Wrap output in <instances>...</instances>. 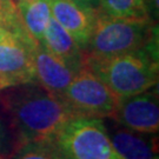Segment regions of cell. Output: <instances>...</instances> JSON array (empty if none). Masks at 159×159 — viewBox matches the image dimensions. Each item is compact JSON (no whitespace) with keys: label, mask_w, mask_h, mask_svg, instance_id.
Listing matches in <instances>:
<instances>
[{"label":"cell","mask_w":159,"mask_h":159,"mask_svg":"<svg viewBox=\"0 0 159 159\" xmlns=\"http://www.w3.org/2000/svg\"><path fill=\"white\" fill-rule=\"evenodd\" d=\"M2 105L11 118L20 143L51 139L61 126L78 117L60 97L46 91L38 83L4 90Z\"/></svg>","instance_id":"obj_1"},{"label":"cell","mask_w":159,"mask_h":159,"mask_svg":"<svg viewBox=\"0 0 159 159\" xmlns=\"http://www.w3.org/2000/svg\"><path fill=\"white\" fill-rule=\"evenodd\" d=\"M85 66L118 98L145 92L158 83V39L124 54L85 58Z\"/></svg>","instance_id":"obj_2"},{"label":"cell","mask_w":159,"mask_h":159,"mask_svg":"<svg viewBox=\"0 0 159 159\" xmlns=\"http://www.w3.org/2000/svg\"><path fill=\"white\" fill-rule=\"evenodd\" d=\"M158 39L157 24L148 18L111 17L99 11L85 58H107L144 48Z\"/></svg>","instance_id":"obj_3"},{"label":"cell","mask_w":159,"mask_h":159,"mask_svg":"<svg viewBox=\"0 0 159 159\" xmlns=\"http://www.w3.org/2000/svg\"><path fill=\"white\" fill-rule=\"evenodd\" d=\"M52 139L74 159H121L102 118L74 117L66 121Z\"/></svg>","instance_id":"obj_4"},{"label":"cell","mask_w":159,"mask_h":159,"mask_svg":"<svg viewBox=\"0 0 159 159\" xmlns=\"http://www.w3.org/2000/svg\"><path fill=\"white\" fill-rule=\"evenodd\" d=\"M78 117H112L118 97L102 80L84 66L73 77L60 97Z\"/></svg>","instance_id":"obj_5"},{"label":"cell","mask_w":159,"mask_h":159,"mask_svg":"<svg viewBox=\"0 0 159 159\" xmlns=\"http://www.w3.org/2000/svg\"><path fill=\"white\" fill-rule=\"evenodd\" d=\"M35 40L25 29L0 34V92L23 84L37 83L33 64Z\"/></svg>","instance_id":"obj_6"},{"label":"cell","mask_w":159,"mask_h":159,"mask_svg":"<svg viewBox=\"0 0 159 159\" xmlns=\"http://www.w3.org/2000/svg\"><path fill=\"white\" fill-rule=\"evenodd\" d=\"M112 117L125 129L145 134H157L159 130V104L157 91H148L119 98Z\"/></svg>","instance_id":"obj_7"},{"label":"cell","mask_w":159,"mask_h":159,"mask_svg":"<svg viewBox=\"0 0 159 159\" xmlns=\"http://www.w3.org/2000/svg\"><path fill=\"white\" fill-rule=\"evenodd\" d=\"M50 4L52 17L73 37L84 52L91 38L99 10L86 8L70 0H50Z\"/></svg>","instance_id":"obj_8"},{"label":"cell","mask_w":159,"mask_h":159,"mask_svg":"<svg viewBox=\"0 0 159 159\" xmlns=\"http://www.w3.org/2000/svg\"><path fill=\"white\" fill-rule=\"evenodd\" d=\"M32 53L35 81L46 91L61 97L75 73L38 41L33 44Z\"/></svg>","instance_id":"obj_9"},{"label":"cell","mask_w":159,"mask_h":159,"mask_svg":"<svg viewBox=\"0 0 159 159\" xmlns=\"http://www.w3.org/2000/svg\"><path fill=\"white\" fill-rule=\"evenodd\" d=\"M41 44L66 64V66L71 68L74 73L85 66V56L83 50L73 39V37L53 17H51L46 27Z\"/></svg>","instance_id":"obj_10"},{"label":"cell","mask_w":159,"mask_h":159,"mask_svg":"<svg viewBox=\"0 0 159 159\" xmlns=\"http://www.w3.org/2000/svg\"><path fill=\"white\" fill-rule=\"evenodd\" d=\"M145 136V133H138L129 129L108 132L114 150L121 159H158L157 144Z\"/></svg>","instance_id":"obj_11"},{"label":"cell","mask_w":159,"mask_h":159,"mask_svg":"<svg viewBox=\"0 0 159 159\" xmlns=\"http://www.w3.org/2000/svg\"><path fill=\"white\" fill-rule=\"evenodd\" d=\"M16 7L25 31L35 41L41 44L52 17L50 0H33L18 4Z\"/></svg>","instance_id":"obj_12"},{"label":"cell","mask_w":159,"mask_h":159,"mask_svg":"<svg viewBox=\"0 0 159 159\" xmlns=\"http://www.w3.org/2000/svg\"><path fill=\"white\" fill-rule=\"evenodd\" d=\"M99 11L111 17L148 18L146 0H100Z\"/></svg>","instance_id":"obj_13"},{"label":"cell","mask_w":159,"mask_h":159,"mask_svg":"<svg viewBox=\"0 0 159 159\" xmlns=\"http://www.w3.org/2000/svg\"><path fill=\"white\" fill-rule=\"evenodd\" d=\"M10 159H60L59 148L53 139L20 143Z\"/></svg>","instance_id":"obj_14"},{"label":"cell","mask_w":159,"mask_h":159,"mask_svg":"<svg viewBox=\"0 0 159 159\" xmlns=\"http://www.w3.org/2000/svg\"><path fill=\"white\" fill-rule=\"evenodd\" d=\"M0 25L10 31L24 29L16 4L12 0H0Z\"/></svg>","instance_id":"obj_15"},{"label":"cell","mask_w":159,"mask_h":159,"mask_svg":"<svg viewBox=\"0 0 159 159\" xmlns=\"http://www.w3.org/2000/svg\"><path fill=\"white\" fill-rule=\"evenodd\" d=\"M74 4L86 8H93V10H99L100 7V0H70Z\"/></svg>","instance_id":"obj_16"},{"label":"cell","mask_w":159,"mask_h":159,"mask_svg":"<svg viewBox=\"0 0 159 159\" xmlns=\"http://www.w3.org/2000/svg\"><path fill=\"white\" fill-rule=\"evenodd\" d=\"M59 156H60V159H74L73 157H71L70 154H67L66 152H64L63 150H60V148H59Z\"/></svg>","instance_id":"obj_17"},{"label":"cell","mask_w":159,"mask_h":159,"mask_svg":"<svg viewBox=\"0 0 159 159\" xmlns=\"http://www.w3.org/2000/svg\"><path fill=\"white\" fill-rule=\"evenodd\" d=\"M1 148H2V126L0 123V159H4L2 153H1Z\"/></svg>","instance_id":"obj_18"},{"label":"cell","mask_w":159,"mask_h":159,"mask_svg":"<svg viewBox=\"0 0 159 159\" xmlns=\"http://www.w3.org/2000/svg\"><path fill=\"white\" fill-rule=\"evenodd\" d=\"M16 5H18V4H23V2H29V1H33V0H12Z\"/></svg>","instance_id":"obj_19"},{"label":"cell","mask_w":159,"mask_h":159,"mask_svg":"<svg viewBox=\"0 0 159 159\" xmlns=\"http://www.w3.org/2000/svg\"><path fill=\"white\" fill-rule=\"evenodd\" d=\"M2 30H4V27H2L1 25H0V34H1V32H2Z\"/></svg>","instance_id":"obj_20"}]
</instances>
